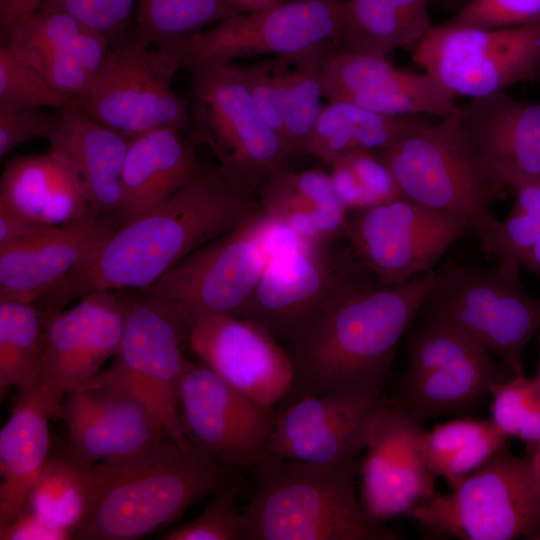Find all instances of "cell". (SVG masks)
<instances>
[{"label":"cell","mask_w":540,"mask_h":540,"mask_svg":"<svg viewBox=\"0 0 540 540\" xmlns=\"http://www.w3.org/2000/svg\"><path fill=\"white\" fill-rule=\"evenodd\" d=\"M217 167L202 168L165 201L117 227L46 296L53 313L94 291L147 290L187 255L259 209Z\"/></svg>","instance_id":"obj_1"},{"label":"cell","mask_w":540,"mask_h":540,"mask_svg":"<svg viewBox=\"0 0 540 540\" xmlns=\"http://www.w3.org/2000/svg\"><path fill=\"white\" fill-rule=\"evenodd\" d=\"M429 270L402 284L342 288L291 342L294 381L286 399L383 391L396 348L432 288Z\"/></svg>","instance_id":"obj_2"},{"label":"cell","mask_w":540,"mask_h":540,"mask_svg":"<svg viewBox=\"0 0 540 540\" xmlns=\"http://www.w3.org/2000/svg\"><path fill=\"white\" fill-rule=\"evenodd\" d=\"M229 466L168 438L85 467L87 503L77 540H134L179 518L228 482Z\"/></svg>","instance_id":"obj_3"},{"label":"cell","mask_w":540,"mask_h":540,"mask_svg":"<svg viewBox=\"0 0 540 540\" xmlns=\"http://www.w3.org/2000/svg\"><path fill=\"white\" fill-rule=\"evenodd\" d=\"M360 460L315 465L269 455L254 467L243 511L246 540H396L366 514L357 493Z\"/></svg>","instance_id":"obj_4"},{"label":"cell","mask_w":540,"mask_h":540,"mask_svg":"<svg viewBox=\"0 0 540 540\" xmlns=\"http://www.w3.org/2000/svg\"><path fill=\"white\" fill-rule=\"evenodd\" d=\"M520 268L506 259L494 268L449 261L436 272L415 320L460 331L512 375L522 374L525 347L540 330V297L526 291Z\"/></svg>","instance_id":"obj_5"},{"label":"cell","mask_w":540,"mask_h":540,"mask_svg":"<svg viewBox=\"0 0 540 540\" xmlns=\"http://www.w3.org/2000/svg\"><path fill=\"white\" fill-rule=\"evenodd\" d=\"M403 197L460 215L470 224L507 196L509 187L468 132L457 110L433 124L423 121L375 152Z\"/></svg>","instance_id":"obj_6"},{"label":"cell","mask_w":540,"mask_h":540,"mask_svg":"<svg viewBox=\"0 0 540 540\" xmlns=\"http://www.w3.org/2000/svg\"><path fill=\"white\" fill-rule=\"evenodd\" d=\"M191 74V139L212 150L226 178L251 194L287 170L293 156L262 116L235 64L200 67Z\"/></svg>","instance_id":"obj_7"},{"label":"cell","mask_w":540,"mask_h":540,"mask_svg":"<svg viewBox=\"0 0 540 540\" xmlns=\"http://www.w3.org/2000/svg\"><path fill=\"white\" fill-rule=\"evenodd\" d=\"M409 515L438 537L540 539V493L531 461L505 443L449 493L436 494Z\"/></svg>","instance_id":"obj_8"},{"label":"cell","mask_w":540,"mask_h":540,"mask_svg":"<svg viewBox=\"0 0 540 540\" xmlns=\"http://www.w3.org/2000/svg\"><path fill=\"white\" fill-rule=\"evenodd\" d=\"M343 13L344 0H282L154 47L163 50L178 70L190 72L253 56L288 55L333 43L342 28Z\"/></svg>","instance_id":"obj_9"},{"label":"cell","mask_w":540,"mask_h":540,"mask_svg":"<svg viewBox=\"0 0 540 540\" xmlns=\"http://www.w3.org/2000/svg\"><path fill=\"white\" fill-rule=\"evenodd\" d=\"M267 219L260 207L183 258L146 294L174 310L188 326L203 315L241 317L269 260L263 241Z\"/></svg>","instance_id":"obj_10"},{"label":"cell","mask_w":540,"mask_h":540,"mask_svg":"<svg viewBox=\"0 0 540 540\" xmlns=\"http://www.w3.org/2000/svg\"><path fill=\"white\" fill-rule=\"evenodd\" d=\"M407 352L400 406L419 422L470 413L513 376L481 344L442 324L419 323Z\"/></svg>","instance_id":"obj_11"},{"label":"cell","mask_w":540,"mask_h":540,"mask_svg":"<svg viewBox=\"0 0 540 540\" xmlns=\"http://www.w3.org/2000/svg\"><path fill=\"white\" fill-rule=\"evenodd\" d=\"M412 59L455 97L501 92L539 73L540 20L503 29L433 25Z\"/></svg>","instance_id":"obj_12"},{"label":"cell","mask_w":540,"mask_h":540,"mask_svg":"<svg viewBox=\"0 0 540 540\" xmlns=\"http://www.w3.org/2000/svg\"><path fill=\"white\" fill-rule=\"evenodd\" d=\"M177 71L163 50L128 39L109 50L77 105L130 139L163 127L183 130L189 124V99L171 87Z\"/></svg>","instance_id":"obj_13"},{"label":"cell","mask_w":540,"mask_h":540,"mask_svg":"<svg viewBox=\"0 0 540 540\" xmlns=\"http://www.w3.org/2000/svg\"><path fill=\"white\" fill-rule=\"evenodd\" d=\"M468 228L460 215L400 197L348 215L344 233L359 263L392 286L431 270Z\"/></svg>","instance_id":"obj_14"},{"label":"cell","mask_w":540,"mask_h":540,"mask_svg":"<svg viewBox=\"0 0 540 540\" xmlns=\"http://www.w3.org/2000/svg\"><path fill=\"white\" fill-rule=\"evenodd\" d=\"M188 330L179 314L152 296L132 298L118 353L105 370L146 403L166 437L184 450L193 448L184 433L179 407Z\"/></svg>","instance_id":"obj_15"},{"label":"cell","mask_w":540,"mask_h":540,"mask_svg":"<svg viewBox=\"0 0 540 540\" xmlns=\"http://www.w3.org/2000/svg\"><path fill=\"white\" fill-rule=\"evenodd\" d=\"M131 299L123 291H94L47 316L40 374L20 394L37 401L51 418L59 417L66 394L96 376L118 353Z\"/></svg>","instance_id":"obj_16"},{"label":"cell","mask_w":540,"mask_h":540,"mask_svg":"<svg viewBox=\"0 0 540 540\" xmlns=\"http://www.w3.org/2000/svg\"><path fill=\"white\" fill-rule=\"evenodd\" d=\"M179 407L193 447L229 467L253 468L265 457L277 410L239 392L200 361L184 363Z\"/></svg>","instance_id":"obj_17"},{"label":"cell","mask_w":540,"mask_h":540,"mask_svg":"<svg viewBox=\"0 0 540 540\" xmlns=\"http://www.w3.org/2000/svg\"><path fill=\"white\" fill-rule=\"evenodd\" d=\"M383 391L308 394L277 411L266 454L315 465L360 460L370 441Z\"/></svg>","instance_id":"obj_18"},{"label":"cell","mask_w":540,"mask_h":540,"mask_svg":"<svg viewBox=\"0 0 540 540\" xmlns=\"http://www.w3.org/2000/svg\"><path fill=\"white\" fill-rule=\"evenodd\" d=\"M320 244L270 257L241 317L292 342L334 295L366 270L353 253L332 255Z\"/></svg>","instance_id":"obj_19"},{"label":"cell","mask_w":540,"mask_h":540,"mask_svg":"<svg viewBox=\"0 0 540 540\" xmlns=\"http://www.w3.org/2000/svg\"><path fill=\"white\" fill-rule=\"evenodd\" d=\"M59 417L67 427L65 450L84 466L136 452L167 438L146 403L106 371L69 391Z\"/></svg>","instance_id":"obj_20"},{"label":"cell","mask_w":540,"mask_h":540,"mask_svg":"<svg viewBox=\"0 0 540 540\" xmlns=\"http://www.w3.org/2000/svg\"><path fill=\"white\" fill-rule=\"evenodd\" d=\"M187 345L201 363L264 407L275 409L292 388L294 368L288 351L253 320L200 316L189 326Z\"/></svg>","instance_id":"obj_21"},{"label":"cell","mask_w":540,"mask_h":540,"mask_svg":"<svg viewBox=\"0 0 540 540\" xmlns=\"http://www.w3.org/2000/svg\"><path fill=\"white\" fill-rule=\"evenodd\" d=\"M423 431L400 405L380 406L359 466L360 503L372 519L410 514L436 495L437 476L422 448Z\"/></svg>","instance_id":"obj_22"},{"label":"cell","mask_w":540,"mask_h":540,"mask_svg":"<svg viewBox=\"0 0 540 540\" xmlns=\"http://www.w3.org/2000/svg\"><path fill=\"white\" fill-rule=\"evenodd\" d=\"M0 34L2 45L75 102L85 96L109 52L105 36L46 6L19 17Z\"/></svg>","instance_id":"obj_23"},{"label":"cell","mask_w":540,"mask_h":540,"mask_svg":"<svg viewBox=\"0 0 540 540\" xmlns=\"http://www.w3.org/2000/svg\"><path fill=\"white\" fill-rule=\"evenodd\" d=\"M322 88L328 101L345 100L389 116L431 115L457 110L455 96L434 76L400 69L385 57L329 50Z\"/></svg>","instance_id":"obj_24"},{"label":"cell","mask_w":540,"mask_h":540,"mask_svg":"<svg viewBox=\"0 0 540 540\" xmlns=\"http://www.w3.org/2000/svg\"><path fill=\"white\" fill-rule=\"evenodd\" d=\"M121 224L92 207L78 220L0 247V299L38 302Z\"/></svg>","instance_id":"obj_25"},{"label":"cell","mask_w":540,"mask_h":540,"mask_svg":"<svg viewBox=\"0 0 540 540\" xmlns=\"http://www.w3.org/2000/svg\"><path fill=\"white\" fill-rule=\"evenodd\" d=\"M130 138L96 121L77 104L59 111L49 152L89 204L108 216L121 212V175Z\"/></svg>","instance_id":"obj_26"},{"label":"cell","mask_w":540,"mask_h":540,"mask_svg":"<svg viewBox=\"0 0 540 540\" xmlns=\"http://www.w3.org/2000/svg\"><path fill=\"white\" fill-rule=\"evenodd\" d=\"M458 110L509 187L540 180V102L521 101L501 91L471 98Z\"/></svg>","instance_id":"obj_27"},{"label":"cell","mask_w":540,"mask_h":540,"mask_svg":"<svg viewBox=\"0 0 540 540\" xmlns=\"http://www.w3.org/2000/svg\"><path fill=\"white\" fill-rule=\"evenodd\" d=\"M181 132L163 127L130 140L121 175L122 224L165 201L203 168L196 143Z\"/></svg>","instance_id":"obj_28"},{"label":"cell","mask_w":540,"mask_h":540,"mask_svg":"<svg viewBox=\"0 0 540 540\" xmlns=\"http://www.w3.org/2000/svg\"><path fill=\"white\" fill-rule=\"evenodd\" d=\"M0 204L49 227L78 220L92 209L49 151L7 162L0 179Z\"/></svg>","instance_id":"obj_29"},{"label":"cell","mask_w":540,"mask_h":540,"mask_svg":"<svg viewBox=\"0 0 540 540\" xmlns=\"http://www.w3.org/2000/svg\"><path fill=\"white\" fill-rule=\"evenodd\" d=\"M49 413L33 398L19 395L0 431V530L27 506L49 456Z\"/></svg>","instance_id":"obj_30"},{"label":"cell","mask_w":540,"mask_h":540,"mask_svg":"<svg viewBox=\"0 0 540 540\" xmlns=\"http://www.w3.org/2000/svg\"><path fill=\"white\" fill-rule=\"evenodd\" d=\"M259 189L264 212L303 239L326 241L344 233L349 210L338 198L330 174L285 170Z\"/></svg>","instance_id":"obj_31"},{"label":"cell","mask_w":540,"mask_h":540,"mask_svg":"<svg viewBox=\"0 0 540 540\" xmlns=\"http://www.w3.org/2000/svg\"><path fill=\"white\" fill-rule=\"evenodd\" d=\"M425 121L417 116H389L345 100L328 101L310 133L303 155L332 166L343 155L379 152Z\"/></svg>","instance_id":"obj_32"},{"label":"cell","mask_w":540,"mask_h":540,"mask_svg":"<svg viewBox=\"0 0 540 540\" xmlns=\"http://www.w3.org/2000/svg\"><path fill=\"white\" fill-rule=\"evenodd\" d=\"M46 316L36 302L0 299V397L30 390L43 364Z\"/></svg>","instance_id":"obj_33"},{"label":"cell","mask_w":540,"mask_h":540,"mask_svg":"<svg viewBox=\"0 0 540 540\" xmlns=\"http://www.w3.org/2000/svg\"><path fill=\"white\" fill-rule=\"evenodd\" d=\"M423 39L387 0H344L341 31L333 46L342 51L385 57L401 47L414 50Z\"/></svg>","instance_id":"obj_34"},{"label":"cell","mask_w":540,"mask_h":540,"mask_svg":"<svg viewBox=\"0 0 540 540\" xmlns=\"http://www.w3.org/2000/svg\"><path fill=\"white\" fill-rule=\"evenodd\" d=\"M332 43L289 54L282 102L281 136L292 156L305 143L323 109L322 70Z\"/></svg>","instance_id":"obj_35"},{"label":"cell","mask_w":540,"mask_h":540,"mask_svg":"<svg viewBox=\"0 0 540 540\" xmlns=\"http://www.w3.org/2000/svg\"><path fill=\"white\" fill-rule=\"evenodd\" d=\"M238 14L224 0H136L129 38L150 47L199 32Z\"/></svg>","instance_id":"obj_36"},{"label":"cell","mask_w":540,"mask_h":540,"mask_svg":"<svg viewBox=\"0 0 540 540\" xmlns=\"http://www.w3.org/2000/svg\"><path fill=\"white\" fill-rule=\"evenodd\" d=\"M514 204L510 215L499 220L492 211L470 224L485 253L500 260L520 263L540 238V182L513 187Z\"/></svg>","instance_id":"obj_37"},{"label":"cell","mask_w":540,"mask_h":540,"mask_svg":"<svg viewBox=\"0 0 540 540\" xmlns=\"http://www.w3.org/2000/svg\"><path fill=\"white\" fill-rule=\"evenodd\" d=\"M85 467L66 450L50 454L26 507L73 536L86 509Z\"/></svg>","instance_id":"obj_38"},{"label":"cell","mask_w":540,"mask_h":540,"mask_svg":"<svg viewBox=\"0 0 540 540\" xmlns=\"http://www.w3.org/2000/svg\"><path fill=\"white\" fill-rule=\"evenodd\" d=\"M238 491L235 484L226 482L214 492V498L197 518L167 532L161 539L246 540Z\"/></svg>","instance_id":"obj_39"},{"label":"cell","mask_w":540,"mask_h":540,"mask_svg":"<svg viewBox=\"0 0 540 540\" xmlns=\"http://www.w3.org/2000/svg\"><path fill=\"white\" fill-rule=\"evenodd\" d=\"M0 104L49 107L61 111L77 102L52 88L34 68L1 44Z\"/></svg>","instance_id":"obj_40"},{"label":"cell","mask_w":540,"mask_h":540,"mask_svg":"<svg viewBox=\"0 0 540 540\" xmlns=\"http://www.w3.org/2000/svg\"><path fill=\"white\" fill-rule=\"evenodd\" d=\"M288 55L272 56L248 65L234 63L262 116L280 136Z\"/></svg>","instance_id":"obj_41"},{"label":"cell","mask_w":540,"mask_h":540,"mask_svg":"<svg viewBox=\"0 0 540 540\" xmlns=\"http://www.w3.org/2000/svg\"><path fill=\"white\" fill-rule=\"evenodd\" d=\"M540 20V0H470L448 20L446 26L503 29Z\"/></svg>","instance_id":"obj_42"},{"label":"cell","mask_w":540,"mask_h":540,"mask_svg":"<svg viewBox=\"0 0 540 540\" xmlns=\"http://www.w3.org/2000/svg\"><path fill=\"white\" fill-rule=\"evenodd\" d=\"M490 397V420L506 438L517 437L524 420L540 402L535 378L523 373L496 384Z\"/></svg>","instance_id":"obj_43"},{"label":"cell","mask_w":540,"mask_h":540,"mask_svg":"<svg viewBox=\"0 0 540 540\" xmlns=\"http://www.w3.org/2000/svg\"><path fill=\"white\" fill-rule=\"evenodd\" d=\"M58 119L59 113H49L42 107L0 104V157L32 139L48 140Z\"/></svg>","instance_id":"obj_44"},{"label":"cell","mask_w":540,"mask_h":540,"mask_svg":"<svg viewBox=\"0 0 540 540\" xmlns=\"http://www.w3.org/2000/svg\"><path fill=\"white\" fill-rule=\"evenodd\" d=\"M135 5L136 0H45L40 6L64 11L110 41L125 29Z\"/></svg>","instance_id":"obj_45"},{"label":"cell","mask_w":540,"mask_h":540,"mask_svg":"<svg viewBox=\"0 0 540 540\" xmlns=\"http://www.w3.org/2000/svg\"><path fill=\"white\" fill-rule=\"evenodd\" d=\"M340 159L354 175L363 197L364 209L403 197L392 172L375 152L356 150Z\"/></svg>","instance_id":"obj_46"},{"label":"cell","mask_w":540,"mask_h":540,"mask_svg":"<svg viewBox=\"0 0 540 540\" xmlns=\"http://www.w3.org/2000/svg\"><path fill=\"white\" fill-rule=\"evenodd\" d=\"M491 426L490 419L465 417L438 424L431 430H424L422 448L433 473L435 474L438 466L447 457L482 435Z\"/></svg>","instance_id":"obj_47"},{"label":"cell","mask_w":540,"mask_h":540,"mask_svg":"<svg viewBox=\"0 0 540 540\" xmlns=\"http://www.w3.org/2000/svg\"><path fill=\"white\" fill-rule=\"evenodd\" d=\"M506 437L492 426L482 435L447 457L436 469L451 488L485 464L506 443Z\"/></svg>","instance_id":"obj_48"},{"label":"cell","mask_w":540,"mask_h":540,"mask_svg":"<svg viewBox=\"0 0 540 540\" xmlns=\"http://www.w3.org/2000/svg\"><path fill=\"white\" fill-rule=\"evenodd\" d=\"M0 539L66 540L72 539V534L26 507L4 529L0 530Z\"/></svg>","instance_id":"obj_49"},{"label":"cell","mask_w":540,"mask_h":540,"mask_svg":"<svg viewBox=\"0 0 540 540\" xmlns=\"http://www.w3.org/2000/svg\"><path fill=\"white\" fill-rule=\"evenodd\" d=\"M48 227L0 204V247L15 243Z\"/></svg>","instance_id":"obj_50"},{"label":"cell","mask_w":540,"mask_h":540,"mask_svg":"<svg viewBox=\"0 0 540 540\" xmlns=\"http://www.w3.org/2000/svg\"><path fill=\"white\" fill-rule=\"evenodd\" d=\"M392 3L402 15L423 36L432 28L429 14L431 0H387Z\"/></svg>","instance_id":"obj_51"},{"label":"cell","mask_w":540,"mask_h":540,"mask_svg":"<svg viewBox=\"0 0 540 540\" xmlns=\"http://www.w3.org/2000/svg\"><path fill=\"white\" fill-rule=\"evenodd\" d=\"M45 0H0V31L6 29L19 17L28 14Z\"/></svg>","instance_id":"obj_52"},{"label":"cell","mask_w":540,"mask_h":540,"mask_svg":"<svg viewBox=\"0 0 540 540\" xmlns=\"http://www.w3.org/2000/svg\"><path fill=\"white\" fill-rule=\"evenodd\" d=\"M238 13H249L268 8L282 0H224Z\"/></svg>","instance_id":"obj_53"},{"label":"cell","mask_w":540,"mask_h":540,"mask_svg":"<svg viewBox=\"0 0 540 540\" xmlns=\"http://www.w3.org/2000/svg\"><path fill=\"white\" fill-rule=\"evenodd\" d=\"M519 265L540 277V238L523 256Z\"/></svg>","instance_id":"obj_54"},{"label":"cell","mask_w":540,"mask_h":540,"mask_svg":"<svg viewBox=\"0 0 540 540\" xmlns=\"http://www.w3.org/2000/svg\"><path fill=\"white\" fill-rule=\"evenodd\" d=\"M539 344H540V330H539ZM534 378L536 380L538 390H539V394H540V363H539L537 375ZM532 468H533L537 488H538V491L540 493V461L537 464H535L534 466H532Z\"/></svg>","instance_id":"obj_55"},{"label":"cell","mask_w":540,"mask_h":540,"mask_svg":"<svg viewBox=\"0 0 540 540\" xmlns=\"http://www.w3.org/2000/svg\"><path fill=\"white\" fill-rule=\"evenodd\" d=\"M441 4H444L446 7L455 9L456 12L466 5L470 0H436Z\"/></svg>","instance_id":"obj_56"},{"label":"cell","mask_w":540,"mask_h":540,"mask_svg":"<svg viewBox=\"0 0 540 540\" xmlns=\"http://www.w3.org/2000/svg\"><path fill=\"white\" fill-rule=\"evenodd\" d=\"M535 80H537V81L540 83V71H539V73L537 74Z\"/></svg>","instance_id":"obj_57"},{"label":"cell","mask_w":540,"mask_h":540,"mask_svg":"<svg viewBox=\"0 0 540 540\" xmlns=\"http://www.w3.org/2000/svg\"><path fill=\"white\" fill-rule=\"evenodd\" d=\"M539 182H540V180H539Z\"/></svg>","instance_id":"obj_58"}]
</instances>
